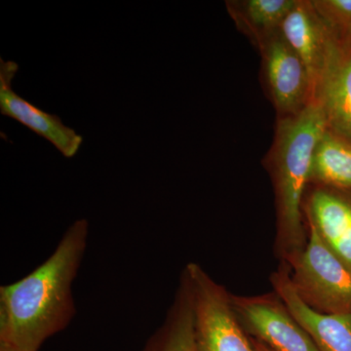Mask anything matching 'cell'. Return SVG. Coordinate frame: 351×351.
<instances>
[{"instance_id":"cell-1","label":"cell","mask_w":351,"mask_h":351,"mask_svg":"<svg viewBox=\"0 0 351 351\" xmlns=\"http://www.w3.org/2000/svg\"><path fill=\"white\" fill-rule=\"evenodd\" d=\"M89 223L69 226L47 260L17 282L0 287V343L38 351L75 317L73 283L86 251Z\"/></svg>"},{"instance_id":"cell-2","label":"cell","mask_w":351,"mask_h":351,"mask_svg":"<svg viewBox=\"0 0 351 351\" xmlns=\"http://www.w3.org/2000/svg\"><path fill=\"white\" fill-rule=\"evenodd\" d=\"M327 128L324 113L314 101L299 114L277 119L267 163L276 193L279 246L288 258L306 245L302 202L314 149Z\"/></svg>"},{"instance_id":"cell-3","label":"cell","mask_w":351,"mask_h":351,"mask_svg":"<svg viewBox=\"0 0 351 351\" xmlns=\"http://www.w3.org/2000/svg\"><path fill=\"white\" fill-rule=\"evenodd\" d=\"M184 278L193 304L195 351H258L223 286L195 263L186 265Z\"/></svg>"},{"instance_id":"cell-4","label":"cell","mask_w":351,"mask_h":351,"mask_svg":"<svg viewBox=\"0 0 351 351\" xmlns=\"http://www.w3.org/2000/svg\"><path fill=\"white\" fill-rule=\"evenodd\" d=\"M307 221L308 242L289 258L294 269L293 285L302 301L319 313L351 314V270Z\"/></svg>"},{"instance_id":"cell-5","label":"cell","mask_w":351,"mask_h":351,"mask_svg":"<svg viewBox=\"0 0 351 351\" xmlns=\"http://www.w3.org/2000/svg\"><path fill=\"white\" fill-rule=\"evenodd\" d=\"M263 80L277 119L294 117L313 101V84L301 58L280 32L258 48Z\"/></svg>"},{"instance_id":"cell-6","label":"cell","mask_w":351,"mask_h":351,"mask_svg":"<svg viewBox=\"0 0 351 351\" xmlns=\"http://www.w3.org/2000/svg\"><path fill=\"white\" fill-rule=\"evenodd\" d=\"M241 324L272 351H319L281 301L232 297Z\"/></svg>"},{"instance_id":"cell-7","label":"cell","mask_w":351,"mask_h":351,"mask_svg":"<svg viewBox=\"0 0 351 351\" xmlns=\"http://www.w3.org/2000/svg\"><path fill=\"white\" fill-rule=\"evenodd\" d=\"M19 66L14 61L0 59V112L50 142L66 158L75 156L83 138L64 125L58 115L51 114L32 105L13 90L14 77Z\"/></svg>"},{"instance_id":"cell-8","label":"cell","mask_w":351,"mask_h":351,"mask_svg":"<svg viewBox=\"0 0 351 351\" xmlns=\"http://www.w3.org/2000/svg\"><path fill=\"white\" fill-rule=\"evenodd\" d=\"M313 101L324 113L328 129L351 143V38L337 34Z\"/></svg>"},{"instance_id":"cell-9","label":"cell","mask_w":351,"mask_h":351,"mask_svg":"<svg viewBox=\"0 0 351 351\" xmlns=\"http://www.w3.org/2000/svg\"><path fill=\"white\" fill-rule=\"evenodd\" d=\"M281 34L301 58L314 88L317 84L336 43L337 34L315 10L313 0H297L284 20Z\"/></svg>"},{"instance_id":"cell-10","label":"cell","mask_w":351,"mask_h":351,"mask_svg":"<svg viewBox=\"0 0 351 351\" xmlns=\"http://www.w3.org/2000/svg\"><path fill=\"white\" fill-rule=\"evenodd\" d=\"M279 300L319 351H351V314L323 313L302 301L285 270L271 277Z\"/></svg>"},{"instance_id":"cell-11","label":"cell","mask_w":351,"mask_h":351,"mask_svg":"<svg viewBox=\"0 0 351 351\" xmlns=\"http://www.w3.org/2000/svg\"><path fill=\"white\" fill-rule=\"evenodd\" d=\"M304 211L325 243L351 270V198L337 189L317 186Z\"/></svg>"},{"instance_id":"cell-12","label":"cell","mask_w":351,"mask_h":351,"mask_svg":"<svg viewBox=\"0 0 351 351\" xmlns=\"http://www.w3.org/2000/svg\"><path fill=\"white\" fill-rule=\"evenodd\" d=\"M297 0H234L226 1L230 17L240 31L258 48L281 25Z\"/></svg>"},{"instance_id":"cell-13","label":"cell","mask_w":351,"mask_h":351,"mask_svg":"<svg viewBox=\"0 0 351 351\" xmlns=\"http://www.w3.org/2000/svg\"><path fill=\"white\" fill-rule=\"evenodd\" d=\"M309 182L334 189H351V143L326 129L316 145Z\"/></svg>"},{"instance_id":"cell-14","label":"cell","mask_w":351,"mask_h":351,"mask_svg":"<svg viewBox=\"0 0 351 351\" xmlns=\"http://www.w3.org/2000/svg\"><path fill=\"white\" fill-rule=\"evenodd\" d=\"M143 351H195L193 304L186 283L182 284L165 322L152 335Z\"/></svg>"},{"instance_id":"cell-15","label":"cell","mask_w":351,"mask_h":351,"mask_svg":"<svg viewBox=\"0 0 351 351\" xmlns=\"http://www.w3.org/2000/svg\"><path fill=\"white\" fill-rule=\"evenodd\" d=\"M313 4L335 34L351 38V0H313Z\"/></svg>"},{"instance_id":"cell-16","label":"cell","mask_w":351,"mask_h":351,"mask_svg":"<svg viewBox=\"0 0 351 351\" xmlns=\"http://www.w3.org/2000/svg\"><path fill=\"white\" fill-rule=\"evenodd\" d=\"M254 345H255V348H257L258 351H272L270 350L269 348H267V346L263 345V343H261V341H253Z\"/></svg>"},{"instance_id":"cell-17","label":"cell","mask_w":351,"mask_h":351,"mask_svg":"<svg viewBox=\"0 0 351 351\" xmlns=\"http://www.w3.org/2000/svg\"><path fill=\"white\" fill-rule=\"evenodd\" d=\"M0 351H22L13 348V346L6 345L4 343H0Z\"/></svg>"}]
</instances>
